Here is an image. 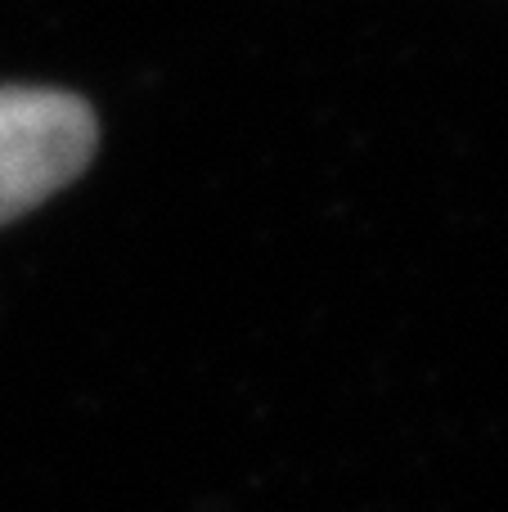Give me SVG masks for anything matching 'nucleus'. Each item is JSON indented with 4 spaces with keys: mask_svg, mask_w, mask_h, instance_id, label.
Wrapping results in <instances>:
<instances>
[{
    "mask_svg": "<svg viewBox=\"0 0 508 512\" xmlns=\"http://www.w3.org/2000/svg\"><path fill=\"white\" fill-rule=\"evenodd\" d=\"M95 144L99 122L86 99L50 86H0V225L72 185Z\"/></svg>",
    "mask_w": 508,
    "mask_h": 512,
    "instance_id": "1",
    "label": "nucleus"
}]
</instances>
